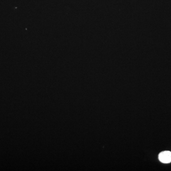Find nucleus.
I'll use <instances>...</instances> for the list:
<instances>
[{"instance_id": "obj_1", "label": "nucleus", "mask_w": 171, "mask_h": 171, "mask_svg": "<svg viewBox=\"0 0 171 171\" xmlns=\"http://www.w3.org/2000/svg\"><path fill=\"white\" fill-rule=\"evenodd\" d=\"M159 160L164 164H169L171 162V152L169 151L162 152L158 156Z\"/></svg>"}]
</instances>
